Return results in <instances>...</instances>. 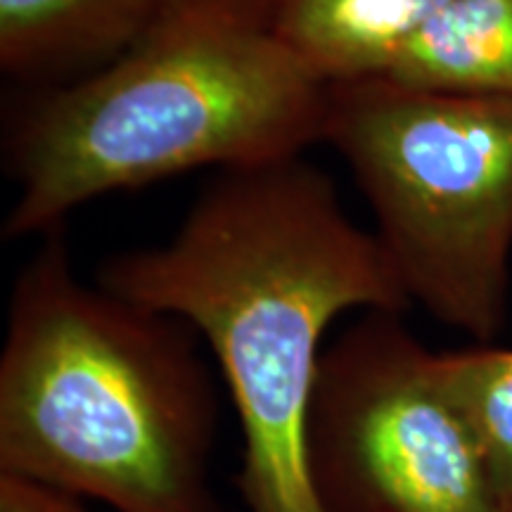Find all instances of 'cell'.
Here are the masks:
<instances>
[{"mask_svg":"<svg viewBox=\"0 0 512 512\" xmlns=\"http://www.w3.org/2000/svg\"><path fill=\"white\" fill-rule=\"evenodd\" d=\"M95 283L183 318L214 351L245 437L247 512H320L306 420L325 332L344 311L411 306L332 178L304 155L219 171L164 245L107 256Z\"/></svg>","mask_w":512,"mask_h":512,"instance_id":"6da1fadb","label":"cell"},{"mask_svg":"<svg viewBox=\"0 0 512 512\" xmlns=\"http://www.w3.org/2000/svg\"><path fill=\"white\" fill-rule=\"evenodd\" d=\"M275 0H174L105 67L36 88L5 121L17 188L3 238L46 235L83 204L323 143L320 83L275 31Z\"/></svg>","mask_w":512,"mask_h":512,"instance_id":"7a4b0ae2","label":"cell"},{"mask_svg":"<svg viewBox=\"0 0 512 512\" xmlns=\"http://www.w3.org/2000/svg\"><path fill=\"white\" fill-rule=\"evenodd\" d=\"M216 434L197 330L83 283L67 230H48L10 292L0 475L112 512H223Z\"/></svg>","mask_w":512,"mask_h":512,"instance_id":"3957f363","label":"cell"},{"mask_svg":"<svg viewBox=\"0 0 512 512\" xmlns=\"http://www.w3.org/2000/svg\"><path fill=\"white\" fill-rule=\"evenodd\" d=\"M323 143L356 176L411 304L491 342L510 294L512 98L335 83Z\"/></svg>","mask_w":512,"mask_h":512,"instance_id":"277c9868","label":"cell"},{"mask_svg":"<svg viewBox=\"0 0 512 512\" xmlns=\"http://www.w3.org/2000/svg\"><path fill=\"white\" fill-rule=\"evenodd\" d=\"M306 470L320 512H505L401 313L363 311L323 349Z\"/></svg>","mask_w":512,"mask_h":512,"instance_id":"5b68a950","label":"cell"},{"mask_svg":"<svg viewBox=\"0 0 512 512\" xmlns=\"http://www.w3.org/2000/svg\"><path fill=\"white\" fill-rule=\"evenodd\" d=\"M174 0H0V69L50 88L105 67Z\"/></svg>","mask_w":512,"mask_h":512,"instance_id":"8992f818","label":"cell"},{"mask_svg":"<svg viewBox=\"0 0 512 512\" xmlns=\"http://www.w3.org/2000/svg\"><path fill=\"white\" fill-rule=\"evenodd\" d=\"M451 0H275V31L325 86L377 79Z\"/></svg>","mask_w":512,"mask_h":512,"instance_id":"52a82bcc","label":"cell"},{"mask_svg":"<svg viewBox=\"0 0 512 512\" xmlns=\"http://www.w3.org/2000/svg\"><path fill=\"white\" fill-rule=\"evenodd\" d=\"M377 79L446 95L512 98V0H451Z\"/></svg>","mask_w":512,"mask_h":512,"instance_id":"ba28073f","label":"cell"},{"mask_svg":"<svg viewBox=\"0 0 512 512\" xmlns=\"http://www.w3.org/2000/svg\"><path fill=\"white\" fill-rule=\"evenodd\" d=\"M441 392L479 448L505 512H512V349L475 347L434 354Z\"/></svg>","mask_w":512,"mask_h":512,"instance_id":"9c48e42d","label":"cell"},{"mask_svg":"<svg viewBox=\"0 0 512 512\" xmlns=\"http://www.w3.org/2000/svg\"><path fill=\"white\" fill-rule=\"evenodd\" d=\"M0 512H91L79 498L0 475Z\"/></svg>","mask_w":512,"mask_h":512,"instance_id":"30bf717a","label":"cell"}]
</instances>
